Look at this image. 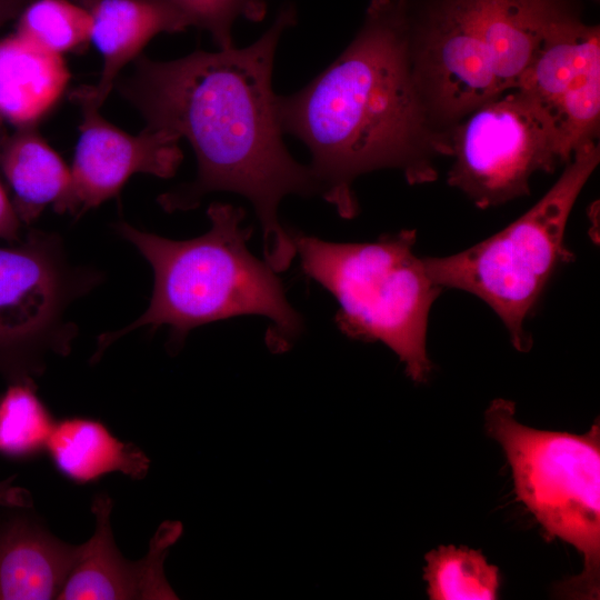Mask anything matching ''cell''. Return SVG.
Returning <instances> with one entry per match:
<instances>
[{"mask_svg": "<svg viewBox=\"0 0 600 600\" xmlns=\"http://www.w3.org/2000/svg\"><path fill=\"white\" fill-rule=\"evenodd\" d=\"M296 21L288 4L246 48L198 50L169 61L139 56L130 76L114 84L147 128L187 139L196 153V179L161 194L160 206L186 211L210 192L243 196L261 226L264 260L277 273L296 256L292 232L278 216L280 202L289 194H319L309 166L294 160L283 142L272 90L280 37Z\"/></svg>", "mask_w": 600, "mask_h": 600, "instance_id": "obj_1", "label": "cell"}, {"mask_svg": "<svg viewBox=\"0 0 600 600\" xmlns=\"http://www.w3.org/2000/svg\"><path fill=\"white\" fill-rule=\"evenodd\" d=\"M277 114L309 149L319 196L344 219L359 211L358 177L389 168L427 183L438 177L434 160L449 157L448 132L413 78L408 0H370L349 46L301 90L278 96Z\"/></svg>", "mask_w": 600, "mask_h": 600, "instance_id": "obj_2", "label": "cell"}, {"mask_svg": "<svg viewBox=\"0 0 600 600\" xmlns=\"http://www.w3.org/2000/svg\"><path fill=\"white\" fill-rule=\"evenodd\" d=\"M210 229L197 238L171 240L119 221L116 230L149 262L153 290L146 311L130 324L98 337L91 362L129 332L143 327L170 328L168 347L176 353L188 333L200 326L246 314L271 321L267 344L286 351L300 336L302 319L289 303L277 272L254 257L243 227L244 210L213 202Z\"/></svg>", "mask_w": 600, "mask_h": 600, "instance_id": "obj_3", "label": "cell"}, {"mask_svg": "<svg viewBox=\"0 0 600 600\" xmlns=\"http://www.w3.org/2000/svg\"><path fill=\"white\" fill-rule=\"evenodd\" d=\"M292 231L302 272L339 304L336 323L347 337L380 341L404 363L407 376L426 382L429 314L442 288L414 253L417 230L383 234L373 242L324 241Z\"/></svg>", "mask_w": 600, "mask_h": 600, "instance_id": "obj_4", "label": "cell"}, {"mask_svg": "<svg viewBox=\"0 0 600 600\" xmlns=\"http://www.w3.org/2000/svg\"><path fill=\"white\" fill-rule=\"evenodd\" d=\"M599 160L598 142L580 149L549 191L509 226L461 252L423 258L429 277L439 287L486 302L520 352L532 347L527 321L549 280L560 264L574 259L564 242L566 229Z\"/></svg>", "mask_w": 600, "mask_h": 600, "instance_id": "obj_5", "label": "cell"}, {"mask_svg": "<svg viewBox=\"0 0 600 600\" xmlns=\"http://www.w3.org/2000/svg\"><path fill=\"white\" fill-rule=\"evenodd\" d=\"M484 420L489 436L504 451L517 500L546 534L572 544L583 557V571L563 584L564 593L596 598L600 572L599 420L584 434L537 430L521 424L514 402L502 398L490 403Z\"/></svg>", "mask_w": 600, "mask_h": 600, "instance_id": "obj_6", "label": "cell"}, {"mask_svg": "<svg viewBox=\"0 0 600 600\" xmlns=\"http://www.w3.org/2000/svg\"><path fill=\"white\" fill-rule=\"evenodd\" d=\"M101 279L72 264L54 233L29 230L0 246V374L8 382H34L48 356L70 353L78 327L67 312Z\"/></svg>", "mask_w": 600, "mask_h": 600, "instance_id": "obj_7", "label": "cell"}, {"mask_svg": "<svg viewBox=\"0 0 600 600\" xmlns=\"http://www.w3.org/2000/svg\"><path fill=\"white\" fill-rule=\"evenodd\" d=\"M448 183L478 208L529 194L533 173L562 163L549 127L519 90L489 100L448 130Z\"/></svg>", "mask_w": 600, "mask_h": 600, "instance_id": "obj_8", "label": "cell"}, {"mask_svg": "<svg viewBox=\"0 0 600 600\" xmlns=\"http://www.w3.org/2000/svg\"><path fill=\"white\" fill-rule=\"evenodd\" d=\"M408 6L416 84L433 123L450 128L501 94L487 47L469 0Z\"/></svg>", "mask_w": 600, "mask_h": 600, "instance_id": "obj_9", "label": "cell"}, {"mask_svg": "<svg viewBox=\"0 0 600 600\" xmlns=\"http://www.w3.org/2000/svg\"><path fill=\"white\" fill-rule=\"evenodd\" d=\"M522 92L546 120L562 163L596 143L600 124V29L568 10L521 76Z\"/></svg>", "mask_w": 600, "mask_h": 600, "instance_id": "obj_10", "label": "cell"}, {"mask_svg": "<svg viewBox=\"0 0 600 600\" xmlns=\"http://www.w3.org/2000/svg\"><path fill=\"white\" fill-rule=\"evenodd\" d=\"M79 106L82 121L70 168V214L80 217L118 196L136 173L163 179L176 174L183 158L177 136L150 128L129 134L109 123L99 109Z\"/></svg>", "mask_w": 600, "mask_h": 600, "instance_id": "obj_11", "label": "cell"}, {"mask_svg": "<svg viewBox=\"0 0 600 600\" xmlns=\"http://www.w3.org/2000/svg\"><path fill=\"white\" fill-rule=\"evenodd\" d=\"M112 507L109 494L100 492L93 497L94 532L81 543L80 557L58 599H177L164 577L163 562L169 548L181 536L182 524L163 522L150 540L148 553L139 560H127L113 538Z\"/></svg>", "mask_w": 600, "mask_h": 600, "instance_id": "obj_12", "label": "cell"}, {"mask_svg": "<svg viewBox=\"0 0 600 600\" xmlns=\"http://www.w3.org/2000/svg\"><path fill=\"white\" fill-rule=\"evenodd\" d=\"M91 17L90 41L102 57L94 86L72 92L78 104L99 109L114 87L120 71L134 61L143 47L161 32H181L189 19L169 0H81Z\"/></svg>", "mask_w": 600, "mask_h": 600, "instance_id": "obj_13", "label": "cell"}, {"mask_svg": "<svg viewBox=\"0 0 600 600\" xmlns=\"http://www.w3.org/2000/svg\"><path fill=\"white\" fill-rule=\"evenodd\" d=\"M27 513L0 522V600L58 599L80 553Z\"/></svg>", "mask_w": 600, "mask_h": 600, "instance_id": "obj_14", "label": "cell"}, {"mask_svg": "<svg viewBox=\"0 0 600 600\" xmlns=\"http://www.w3.org/2000/svg\"><path fill=\"white\" fill-rule=\"evenodd\" d=\"M500 93L517 84L568 0H469Z\"/></svg>", "mask_w": 600, "mask_h": 600, "instance_id": "obj_15", "label": "cell"}, {"mask_svg": "<svg viewBox=\"0 0 600 600\" xmlns=\"http://www.w3.org/2000/svg\"><path fill=\"white\" fill-rule=\"evenodd\" d=\"M70 80L62 56L17 32L0 39V120L37 126L57 104Z\"/></svg>", "mask_w": 600, "mask_h": 600, "instance_id": "obj_16", "label": "cell"}, {"mask_svg": "<svg viewBox=\"0 0 600 600\" xmlns=\"http://www.w3.org/2000/svg\"><path fill=\"white\" fill-rule=\"evenodd\" d=\"M0 171L22 224L30 226L49 204L58 213H69L71 170L37 126L17 128L8 134L0 149Z\"/></svg>", "mask_w": 600, "mask_h": 600, "instance_id": "obj_17", "label": "cell"}, {"mask_svg": "<svg viewBox=\"0 0 600 600\" xmlns=\"http://www.w3.org/2000/svg\"><path fill=\"white\" fill-rule=\"evenodd\" d=\"M46 451L60 473L80 484L113 472L141 480L150 467L138 446L118 439L104 423L87 417L56 421Z\"/></svg>", "mask_w": 600, "mask_h": 600, "instance_id": "obj_18", "label": "cell"}, {"mask_svg": "<svg viewBox=\"0 0 600 600\" xmlns=\"http://www.w3.org/2000/svg\"><path fill=\"white\" fill-rule=\"evenodd\" d=\"M426 562L423 578L431 600L499 598V569L478 550L440 546L426 554Z\"/></svg>", "mask_w": 600, "mask_h": 600, "instance_id": "obj_19", "label": "cell"}, {"mask_svg": "<svg viewBox=\"0 0 600 600\" xmlns=\"http://www.w3.org/2000/svg\"><path fill=\"white\" fill-rule=\"evenodd\" d=\"M56 420L36 382H9L0 394V454L23 460L46 451Z\"/></svg>", "mask_w": 600, "mask_h": 600, "instance_id": "obj_20", "label": "cell"}, {"mask_svg": "<svg viewBox=\"0 0 600 600\" xmlns=\"http://www.w3.org/2000/svg\"><path fill=\"white\" fill-rule=\"evenodd\" d=\"M17 18L18 34L60 56L81 50L90 41L89 11L69 0H31Z\"/></svg>", "mask_w": 600, "mask_h": 600, "instance_id": "obj_21", "label": "cell"}, {"mask_svg": "<svg viewBox=\"0 0 600 600\" xmlns=\"http://www.w3.org/2000/svg\"><path fill=\"white\" fill-rule=\"evenodd\" d=\"M189 19L191 26L207 30L219 49L233 47L232 26L237 18L261 21L264 0H169Z\"/></svg>", "mask_w": 600, "mask_h": 600, "instance_id": "obj_22", "label": "cell"}, {"mask_svg": "<svg viewBox=\"0 0 600 600\" xmlns=\"http://www.w3.org/2000/svg\"><path fill=\"white\" fill-rule=\"evenodd\" d=\"M4 122L0 120V149L8 137ZM22 223L19 220L11 199L0 181V239L8 242H18L21 240Z\"/></svg>", "mask_w": 600, "mask_h": 600, "instance_id": "obj_23", "label": "cell"}, {"mask_svg": "<svg viewBox=\"0 0 600 600\" xmlns=\"http://www.w3.org/2000/svg\"><path fill=\"white\" fill-rule=\"evenodd\" d=\"M31 0H0V29L13 18H17L22 9Z\"/></svg>", "mask_w": 600, "mask_h": 600, "instance_id": "obj_24", "label": "cell"}]
</instances>
